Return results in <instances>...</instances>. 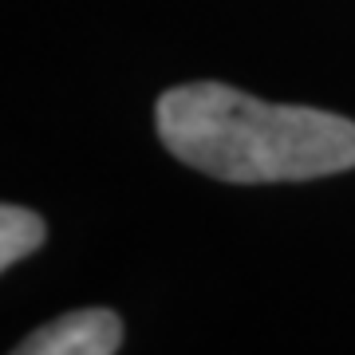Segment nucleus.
<instances>
[{
	"label": "nucleus",
	"mask_w": 355,
	"mask_h": 355,
	"mask_svg": "<svg viewBox=\"0 0 355 355\" xmlns=\"http://www.w3.org/2000/svg\"><path fill=\"white\" fill-rule=\"evenodd\" d=\"M154 130L182 166L229 186L316 182L355 170L352 119L304 103H268L217 79L162 91Z\"/></svg>",
	"instance_id": "obj_1"
},
{
	"label": "nucleus",
	"mask_w": 355,
	"mask_h": 355,
	"mask_svg": "<svg viewBox=\"0 0 355 355\" xmlns=\"http://www.w3.org/2000/svg\"><path fill=\"white\" fill-rule=\"evenodd\" d=\"M123 316L111 308H76L28 331L8 355H119Z\"/></svg>",
	"instance_id": "obj_2"
},
{
	"label": "nucleus",
	"mask_w": 355,
	"mask_h": 355,
	"mask_svg": "<svg viewBox=\"0 0 355 355\" xmlns=\"http://www.w3.org/2000/svg\"><path fill=\"white\" fill-rule=\"evenodd\" d=\"M48 241V221L28 205L4 202L0 209V268L8 272Z\"/></svg>",
	"instance_id": "obj_3"
}]
</instances>
